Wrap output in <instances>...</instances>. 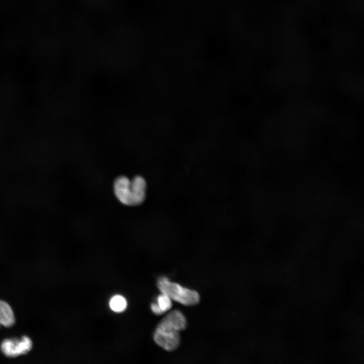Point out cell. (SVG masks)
<instances>
[{
  "mask_svg": "<svg viewBox=\"0 0 364 364\" xmlns=\"http://www.w3.org/2000/svg\"><path fill=\"white\" fill-rule=\"evenodd\" d=\"M15 323L14 312L11 306L6 301L0 299V326L9 328Z\"/></svg>",
  "mask_w": 364,
  "mask_h": 364,
  "instance_id": "5",
  "label": "cell"
},
{
  "mask_svg": "<svg viewBox=\"0 0 364 364\" xmlns=\"http://www.w3.org/2000/svg\"><path fill=\"white\" fill-rule=\"evenodd\" d=\"M157 285L162 294L171 300L187 306L195 305L200 301L199 293L195 290L184 287L179 284L170 282L165 277L158 279Z\"/></svg>",
  "mask_w": 364,
  "mask_h": 364,
  "instance_id": "3",
  "label": "cell"
},
{
  "mask_svg": "<svg viewBox=\"0 0 364 364\" xmlns=\"http://www.w3.org/2000/svg\"><path fill=\"white\" fill-rule=\"evenodd\" d=\"M32 348V341L27 336H23L21 339L7 338L1 344L2 352L8 357H15L24 355L29 352Z\"/></svg>",
  "mask_w": 364,
  "mask_h": 364,
  "instance_id": "4",
  "label": "cell"
},
{
  "mask_svg": "<svg viewBox=\"0 0 364 364\" xmlns=\"http://www.w3.org/2000/svg\"><path fill=\"white\" fill-rule=\"evenodd\" d=\"M151 309L152 312L156 315H161L163 313L162 311L158 306L157 303H152L151 305Z\"/></svg>",
  "mask_w": 364,
  "mask_h": 364,
  "instance_id": "8",
  "label": "cell"
},
{
  "mask_svg": "<svg viewBox=\"0 0 364 364\" xmlns=\"http://www.w3.org/2000/svg\"><path fill=\"white\" fill-rule=\"evenodd\" d=\"M109 306L112 310L116 312L123 311L126 307L127 302L122 296L116 295L110 300Z\"/></svg>",
  "mask_w": 364,
  "mask_h": 364,
  "instance_id": "6",
  "label": "cell"
},
{
  "mask_svg": "<svg viewBox=\"0 0 364 364\" xmlns=\"http://www.w3.org/2000/svg\"><path fill=\"white\" fill-rule=\"evenodd\" d=\"M187 320L179 310L169 312L159 323L154 333L155 343L164 349L171 351L180 344L179 332L186 328Z\"/></svg>",
  "mask_w": 364,
  "mask_h": 364,
  "instance_id": "1",
  "label": "cell"
},
{
  "mask_svg": "<svg viewBox=\"0 0 364 364\" xmlns=\"http://www.w3.org/2000/svg\"><path fill=\"white\" fill-rule=\"evenodd\" d=\"M157 304L163 313L169 310L172 307L171 299L167 295L162 294L157 297Z\"/></svg>",
  "mask_w": 364,
  "mask_h": 364,
  "instance_id": "7",
  "label": "cell"
},
{
  "mask_svg": "<svg viewBox=\"0 0 364 364\" xmlns=\"http://www.w3.org/2000/svg\"><path fill=\"white\" fill-rule=\"evenodd\" d=\"M146 182L140 176L131 179L124 176L117 177L114 183V192L117 199L127 206H137L145 200Z\"/></svg>",
  "mask_w": 364,
  "mask_h": 364,
  "instance_id": "2",
  "label": "cell"
}]
</instances>
